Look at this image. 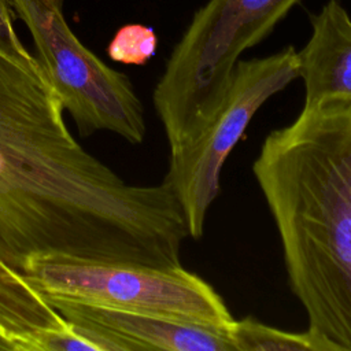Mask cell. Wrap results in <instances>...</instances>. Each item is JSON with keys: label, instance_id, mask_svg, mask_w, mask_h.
I'll use <instances>...</instances> for the list:
<instances>
[{"label": "cell", "instance_id": "cell-1", "mask_svg": "<svg viewBox=\"0 0 351 351\" xmlns=\"http://www.w3.org/2000/svg\"><path fill=\"white\" fill-rule=\"evenodd\" d=\"M45 73L0 56V261L34 255L166 267L188 234L173 188L130 185L84 149Z\"/></svg>", "mask_w": 351, "mask_h": 351}, {"label": "cell", "instance_id": "cell-2", "mask_svg": "<svg viewBox=\"0 0 351 351\" xmlns=\"http://www.w3.org/2000/svg\"><path fill=\"white\" fill-rule=\"evenodd\" d=\"M252 173L308 329L351 351V107L302 108L265 137Z\"/></svg>", "mask_w": 351, "mask_h": 351}, {"label": "cell", "instance_id": "cell-3", "mask_svg": "<svg viewBox=\"0 0 351 351\" xmlns=\"http://www.w3.org/2000/svg\"><path fill=\"white\" fill-rule=\"evenodd\" d=\"M299 0H208L173 48L152 101L169 148L195 140L219 108L240 55Z\"/></svg>", "mask_w": 351, "mask_h": 351}, {"label": "cell", "instance_id": "cell-4", "mask_svg": "<svg viewBox=\"0 0 351 351\" xmlns=\"http://www.w3.org/2000/svg\"><path fill=\"white\" fill-rule=\"evenodd\" d=\"M22 274L43 296H64L221 329L234 321L215 288L182 266L108 263L51 254L32 256Z\"/></svg>", "mask_w": 351, "mask_h": 351}, {"label": "cell", "instance_id": "cell-5", "mask_svg": "<svg viewBox=\"0 0 351 351\" xmlns=\"http://www.w3.org/2000/svg\"><path fill=\"white\" fill-rule=\"evenodd\" d=\"M26 25L37 59L81 136L112 132L132 144L147 132L144 106L126 74L111 69L70 29L66 0H10Z\"/></svg>", "mask_w": 351, "mask_h": 351}, {"label": "cell", "instance_id": "cell-6", "mask_svg": "<svg viewBox=\"0 0 351 351\" xmlns=\"http://www.w3.org/2000/svg\"><path fill=\"white\" fill-rule=\"evenodd\" d=\"M298 77V51L291 45L269 56L239 60L213 118L195 140L170 149L163 181L182 206L189 237L203 236L207 211L219 193L222 167L254 115Z\"/></svg>", "mask_w": 351, "mask_h": 351}, {"label": "cell", "instance_id": "cell-7", "mask_svg": "<svg viewBox=\"0 0 351 351\" xmlns=\"http://www.w3.org/2000/svg\"><path fill=\"white\" fill-rule=\"evenodd\" d=\"M100 351H233L228 329L147 315L64 296H43Z\"/></svg>", "mask_w": 351, "mask_h": 351}, {"label": "cell", "instance_id": "cell-8", "mask_svg": "<svg viewBox=\"0 0 351 351\" xmlns=\"http://www.w3.org/2000/svg\"><path fill=\"white\" fill-rule=\"evenodd\" d=\"M311 36L299 58L303 108L351 107V18L339 0L311 16Z\"/></svg>", "mask_w": 351, "mask_h": 351}, {"label": "cell", "instance_id": "cell-9", "mask_svg": "<svg viewBox=\"0 0 351 351\" xmlns=\"http://www.w3.org/2000/svg\"><path fill=\"white\" fill-rule=\"evenodd\" d=\"M67 325L22 273L0 261V330L14 351H33L41 335Z\"/></svg>", "mask_w": 351, "mask_h": 351}, {"label": "cell", "instance_id": "cell-10", "mask_svg": "<svg viewBox=\"0 0 351 351\" xmlns=\"http://www.w3.org/2000/svg\"><path fill=\"white\" fill-rule=\"evenodd\" d=\"M233 351H335L313 330L288 332L245 317L228 328Z\"/></svg>", "mask_w": 351, "mask_h": 351}, {"label": "cell", "instance_id": "cell-11", "mask_svg": "<svg viewBox=\"0 0 351 351\" xmlns=\"http://www.w3.org/2000/svg\"><path fill=\"white\" fill-rule=\"evenodd\" d=\"M158 37L152 27L132 23L122 26L111 40L107 53L118 63L143 66L156 52Z\"/></svg>", "mask_w": 351, "mask_h": 351}, {"label": "cell", "instance_id": "cell-12", "mask_svg": "<svg viewBox=\"0 0 351 351\" xmlns=\"http://www.w3.org/2000/svg\"><path fill=\"white\" fill-rule=\"evenodd\" d=\"M14 10L10 0H0V56L33 73H44L38 59L18 37L14 26Z\"/></svg>", "mask_w": 351, "mask_h": 351}, {"label": "cell", "instance_id": "cell-13", "mask_svg": "<svg viewBox=\"0 0 351 351\" xmlns=\"http://www.w3.org/2000/svg\"><path fill=\"white\" fill-rule=\"evenodd\" d=\"M100 351V347L88 336L75 330L70 324L66 328L41 335L33 351Z\"/></svg>", "mask_w": 351, "mask_h": 351}, {"label": "cell", "instance_id": "cell-14", "mask_svg": "<svg viewBox=\"0 0 351 351\" xmlns=\"http://www.w3.org/2000/svg\"><path fill=\"white\" fill-rule=\"evenodd\" d=\"M5 350V351H14V346L11 344V341L1 333L0 330V351Z\"/></svg>", "mask_w": 351, "mask_h": 351}]
</instances>
